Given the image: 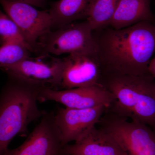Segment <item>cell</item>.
<instances>
[{
	"label": "cell",
	"instance_id": "obj_13",
	"mask_svg": "<svg viewBox=\"0 0 155 155\" xmlns=\"http://www.w3.org/2000/svg\"><path fill=\"white\" fill-rule=\"evenodd\" d=\"M151 0H120L109 26L121 29L142 22L155 23Z\"/></svg>",
	"mask_w": 155,
	"mask_h": 155
},
{
	"label": "cell",
	"instance_id": "obj_18",
	"mask_svg": "<svg viewBox=\"0 0 155 155\" xmlns=\"http://www.w3.org/2000/svg\"><path fill=\"white\" fill-rule=\"evenodd\" d=\"M10 1H16L28 4L31 5L38 7H44L45 5L46 0H7Z\"/></svg>",
	"mask_w": 155,
	"mask_h": 155
},
{
	"label": "cell",
	"instance_id": "obj_12",
	"mask_svg": "<svg viewBox=\"0 0 155 155\" xmlns=\"http://www.w3.org/2000/svg\"><path fill=\"white\" fill-rule=\"evenodd\" d=\"M64 152L66 155H125L110 134L96 126L79 141L65 146Z\"/></svg>",
	"mask_w": 155,
	"mask_h": 155
},
{
	"label": "cell",
	"instance_id": "obj_19",
	"mask_svg": "<svg viewBox=\"0 0 155 155\" xmlns=\"http://www.w3.org/2000/svg\"><path fill=\"white\" fill-rule=\"evenodd\" d=\"M149 73L155 78V57L152 59L148 67Z\"/></svg>",
	"mask_w": 155,
	"mask_h": 155
},
{
	"label": "cell",
	"instance_id": "obj_6",
	"mask_svg": "<svg viewBox=\"0 0 155 155\" xmlns=\"http://www.w3.org/2000/svg\"><path fill=\"white\" fill-rule=\"evenodd\" d=\"M63 58L48 54L36 58L30 56L19 63L3 68L9 75L30 83L51 88H61L64 71Z\"/></svg>",
	"mask_w": 155,
	"mask_h": 155
},
{
	"label": "cell",
	"instance_id": "obj_5",
	"mask_svg": "<svg viewBox=\"0 0 155 155\" xmlns=\"http://www.w3.org/2000/svg\"><path fill=\"white\" fill-rule=\"evenodd\" d=\"M93 31L87 21L70 23L51 31L39 41L37 51L41 54L60 55L85 53L97 55Z\"/></svg>",
	"mask_w": 155,
	"mask_h": 155
},
{
	"label": "cell",
	"instance_id": "obj_8",
	"mask_svg": "<svg viewBox=\"0 0 155 155\" xmlns=\"http://www.w3.org/2000/svg\"><path fill=\"white\" fill-rule=\"evenodd\" d=\"M54 112H45L41 121L20 146L4 155H66Z\"/></svg>",
	"mask_w": 155,
	"mask_h": 155
},
{
	"label": "cell",
	"instance_id": "obj_3",
	"mask_svg": "<svg viewBox=\"0 0 155 155\" xmlns=\"http://www.w3.org/2000/svg\"><path fill=\"white\" fill-rule=\"evenodd\" d=\"M8 82L0 94V155H4L11 140L25 134L28 125L45 111L37 102L43 86L9 75Z\"/></svg>",
	"mask_w": 155,
	"mask_h": 155
},
{
	"label": "cell",
	"instance_id": "obj_9",
	"mask_svg": "<svg viewBox=\"0 0 155 155\" xmlns=\"http://www.w3.org/2000/svg\"><path fill=\"white\" fill-rule=\"evenodd\" d=\"M53 101L65 107L73 109H89L104 106L109 108L114 97L101 84L69 89H54L43 87L40 91L38 101Z\"/></svg>",
	"mask_w": 155,
	"mask_h": 155
},
{
	"label": "cell",
	"instance_id": "obj_11",
	"mask_svg": "<svg viewBox=\"0 0 155 155\" xmlns=\"http://www.w3.org/2000/svg\"><path fill=\"white\" fill-rule=\"evenodd\" d=\"M63 60L64 68L61 89L101 84L102 71L97 55L74 53L69 54Z\"/></svg>",
	"mask_w": 155,
	"mask_h": 155
},
{
	"label": "cell",
	"instance_id": "obj_16",
	"mask_svg": "<svg viewBox=\"0 0 155 155\" xmlns=\"http://www.w3.org/2000/svg\"><path fill=\"white\" fill-rule=\"evenodd\" d=\"M30 50L22 44L10 42L0 46V68L19 63L30 56Z\"/></svg>",
	"mask_w": 155,
	"mask_h": 155
},
{
	"label": "cell",
	"instance_id": "obj_14",
	"mask_svg": "<svg viewBox=\"0 0 155 155\" xmlns=\"http://www.w3.org/2000/svg\"><path fill=\"white\" fill-rule=\"evenodd\" d=\"M92 0H59L52 3L48 10L53 27L58 28L87 19Z\"/></svg>",
	"mask_w": 155,
	"mask_h": 155
},
{
	"label": "cell",
	"instance_id": "obj_7",
	"mask_svg": "<svg viewBox=\"0 0 155 155\" xmlns=\"http://www.w3.org/2000/svg\"><path fill=\"white\" fill-rule=\"evenodd\" d=\"M0 4L18 26L32 52L36 51L40 40L53 28L49 11H39L33 6L16 1L0 0Z\"/></svg>",
	"mask_w": 155,
	"mask_h": 155
},
{
	"label": "cell",
	"instance_id": "obj_2",
	"mask_svg": "<svg viewBox=\"0 0 155 155\" xmlns=\"http://www.w3.org/2000/svg\"><path fill=\"white\" fill-rule=\"evenodd\" d=\"M101 84L114 97L106 112L134 120L155 132V78L150 74L103 76Z\"/></svg>",
	"mask_w": 155,
	"mask_h": 155
},
{
	"label": "cell",
	"instance_id": "obj_1",
	"mask_svg": "<svg viewBox=\"0 0 155 155\" xmlns=\"http://www.w3.org/2000/svg\"><path fill=\"white\" fill-rule=\"evenodd\" d=\"M100 30V35L94 36L102 76L149 73L155 53V24L142 22L121 29L110 27Z\"/></svg>",
	"mask_w": 155,
	"mask_h": 155
},
{
	"label": "cell",
	"instance_id": "obj_15",
	"mask_svg": "<svg viewBox=\"0 0 155 155\" xmlns=\"http://www.w3.org/2000/svg\"><path fill=\"white\" fill-rule=\"evenodd\" d=\"M120 0H92L86 21L93 31L107 27Z\"/></svg>",
	"mask_w": 155,
	"mask_h": 155
},
{
	"label": "cell",
	"instance_id": "obj_17",
	"mask_svg": "<svg viewBox=\"0 0 155 155\" xmlns=\"http://www.w3.org/2000/svg\"><path fill=\"white\" fill-rule=\"evenodd\" d=\"M10 42L22 44L32 52L15 22L7 14L0 11V45Z\"/></svg>",
	"mask_w": 155,
	"mask_h": 155
},
{
	"label": "cell",
	"instance_id": "obj_4",
	"mask_svg": "<svg viewBox=\"0 0 155 155\" xmlns=\"http://www.w3.org/2000/svg\"><path fill=\"white\" fill-rule=\"evenodd\" d=\"M98 124L118 143L125 155H155V132L143 123L105 112Z\"/></svg>",
	"mask_w": 155,
	"mask_h": 155
},
{
	"label": "cell",
	"instance_id": "obj_10",
	"mask_svg": "<svg viewBox=\"0 0 155 155\" xmlns=\"http://www.w3.org/2000/svg\"><path fill=\"white\" fill-rule=\"evenodd\" d=\"M107 108L100 106L89 109L59 108L55 120L64 146L79 141L98 124Z\"/></svg>",
	"mask_w": 155,
	"mask_h": 155
}]
</instances>
